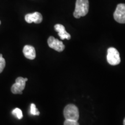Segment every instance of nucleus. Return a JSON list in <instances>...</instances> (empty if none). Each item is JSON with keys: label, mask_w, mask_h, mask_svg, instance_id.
I'll return each mask as SVG.
<instances>
[{"label": "nucleus", "mask_w": 125, "mask_h": 125, "mask_svg": "<svg viewBox=\"0 0 125 125\" xmlns=\"http://www.w3.org/2000/svg\"><path fill=\"white\" fill-rule=\"evenodd\" d=\"M114 18L115 21L119 23H125V4H119L117 5L114 13Z\"/></svg>", "instance_id": "39448f33"}, {"label": "nucleus", "mask_w": 125, "mask_h": 125, "mask_svg": "<svg viewBox=\"0 0 125 125\" xmlns=\"http://www.w3.org/2000/svg\"><path fill=\"white\" fill-rule=\"evenodd\" d=\"M30 114L32 115H40V112L38 109L36 107V105L34 103H32L30 106Z\"/></svg>", "instance_id": "9b49d317"}, {"label": "nucleus", "mask_w": 125, "mask_h": 125, "mask_svg": "<svg viewBox=\"0 0 125 125\" xmlns=\"http://www.w3.org/2000/svg\"><path fill=\"white\" fill-rule=\"evenodd\" d=\"M64 116L65 120L78 121L79 119V110L74 104H68L64 109Z\"/></svg>", "instance_id": "f03ea898"}, {"label": "nucleus", "mask_w": 125, "mask_h": 125, "mask_svg": "<svg viewBox=\"0 0 125 125\" xmlns=\"http://www.w3.org/2000/svg\"><path fill=\"white\" fill-rule=\"evenodd\" d=\"M0 24H1V21H0Z\"/></svg>", "instance_id": "2eb2a0df"}, {"label": "nucleus", "mask_w": 125, "mask_h": 125, "mask_svg": "<svg viewBox=\"0 0 125 125\" xmlns=\"http://www.w3.org/2000/svg\"><path fill=\"white\" fill-rule=\"evenodd\" d=\"M89 4L88 0H76L74 16L76 19L85 16L89 12Z\"/></svg>", "instance_id": "f257e3e1"}, {"label": "nucleus", "mask_w": 125, "mask_h": 125, "mask_svg": "<svg viewBox=\"0 0 125 125\" xmlns=\"http://www.w3.org/2000/svg\"><path fill=\"white\" fill-rule=\"evenodd\" d=\"M54 30L58 32V35L62 40L65 39L69 40L71 39V35L65 31V27L63 25L60 24H56L54 26Z\"/></svg>", "instance_id": "6e6552de"}, {"label": "nucleus", "mask_w": 125, "mask_h": 125, "mask_svg": "<svg viewBox=\"0 0 125 125\" xmlns=\"http://www.w3.org/2000/svg\"><path fill=\"white\" fill-rule=\"evenodd\" d=\"M123 125H125V118L124 119V121H123Z\"/></svg>", "instance_id": "4468645a"}, {"label": "nucleus", "mask_w": 125, "mask_h": 125, "mask_svg": "<svg viewBox=\"0 0 125 125\" xmlns=\"http://www.w3.org/2000/svg\"><path fill=\"white\" fill-rule=\"evenodd\" d=\"M23 54L25 57L30 60H34L36 57L35 49L31 45H25L23 49Z\"/></svg>", "instance_id": "1a4fd4ad"}, {"label": "nucleus", "mask_w": 125, "mask_h": 125, "mask_svg": "<svg viewBox=\"0 0 125 125\" xmlns=\"http://www.w3.org/2000/svg\"><path fill=\"white\" fill-rule=\"evenodd\" d=\"M28 81L27 78L18 77L16 79L15 83L12 86L11 92L13 94H22L23 90L26 86V82Z\"/></svg>", "instance_id": "20e7f679"}, {"label": "nucleus", "mask_w": 125, "mask_h": 125, "mask_svg": "<svg viewBox=\"0 0 125 125\" xmlns=\"http://www.w3.org/2000/svg\"><path fill=\"white\" fill-rule=\"evenodd\" d=\"M64 125H79L77 121H69V120H65Z\"/></svg>", "instance_id": "ddd939ff"}, {"label": "nucleus", "mask_w": 125, "mask_h": 125, "mask_svg": "<svg viewBox=\"0 0 125 125\" xmlns=\"http://www.w3.org/2000/svg\"><path fill=\"white\" fill-rule=\"evenodd\" d=\"M107 62L110 65H116L121 62V57L118 50L111 47L107 50Z\"/></svg>", "instance_id": "7ed1b4c3"}, {"label": "nucleus", "mask_w": 125, "mask_h": 125, "mask_svg": "<svg viewBox=\"0 0 125 125\" xmlns=\"http://www.w3.org/2000/svg\"><path fill=\"white\" fill-rule=\"evenodd\" d=\"M12 114L16 117L17 118L19 119H21V118H23V113L21 110L18 108H16L12 111Z\"/></svg>", "instance_id": "9d476101"}, {"label": "nucleus", "mask_w": 125, "mask_h": 125, "mask_svg": "<svg viewBox=\"0 0 125 125\" xmlns=\"http://www.w3.org/2000/svg\"><path fill=\"white\" fill-rule=\"evenodd\" d=\"M5 60L3 58L2 54H0V73H1L3 71V70L5 67Z\"/></svg>", "instance_id": "f8f14e48"}, {"label": "nucleus", "mask_w": 125, "mask_h": 125, "mask_svg": "<svg viewBox=\"0 0 125 125\" xmlns=\"http://www.w3.org/2000/svg\"><path fill=\"white\" fill-rule=\"evenodd\" d=\"M42 16L40 12H35L32 13H28L25 16V20L28 23H35L36 24L41 23L42 21Z\"/></svg>", "instance_id": "0eeeda50"}, {"label": "nucleus", "mask_w": 125, "mask_h": 125, "mask_svg": "<svg viewBox=\"0 0 125 125\" xmlns=\"http://www.w3.org/2000/svg\"><path fill=\"white\" fill-rule=\"evenodd\" d=\"M48 44L50 48L59 52L63 51L64 49H65V46L63 43L52 36H51L48 38Z\"/></svg>", "instance_id": "423d86ee"}]
</instances>
